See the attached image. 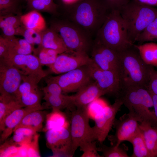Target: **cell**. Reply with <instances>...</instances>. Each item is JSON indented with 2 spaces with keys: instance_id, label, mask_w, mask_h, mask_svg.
I'll list each match as a JSON object with an SVG mask.
<instances>
[{
  "instance_id": "cell-27",
  "label": "cell",
  "mask_w": 157,
  "mask_h": 157,
  "mask_svg": "<svg viewBox=\"0 0 157 157\" xmlns=\"http://www.w3.org/2000/svg\"><path fill=\"white\" fill-rule=\"evenodd\" d=\"M23 107L19 101L14 96L0 95V123L16 110Z\"/></svg>"
},
{
  "instance_id": "cell-5",
  "label": "cell",
  "mask_w": 157,
  "mask_h": 157,
  "mask_svg": "<svg viewBox=\"0 0 157 157\" xmlns=\"http://www.w3.org/2000/svg\"><path fill=\"white\" fill-rule=\"evenodd\" d=\"M126 28L128 37L134 44L140 34L157 17V8L130 1L119 10Z\"/></svg>"
},
{
  "instance_id": "cell-50",
  "label": "cell",
  "mask_w": 157,
  "mask_h": 157,
  "mask_svg": "<svg viewBox=\"0 0 157 157\" xmlns=\"http://www.w3.org/2000/svg\"><path fill=\"white\" fill-rule=\"evenodd\" d=\"M81 0H62L65 6L74 4Z\"/></svg>"
},
{
  "instance_id": "cell-7",
  "label": "cell",
  "mask_w": 157,
  "mask_h": 157,
  "mask_svg": "<svg viewBox=\"0 0 157 157\" xmlns=\"http://www.w3.org/2000/svg\"><path fill=\"white\" fill-rule=\"evenodd\" d=\"M70 129L74 152L85 142L95 140L93 129L89 124L90 115L87 107L70 109Z\"/></svg>"
},
{
  "instance_id": "cell-21",
  "label": "cell",
  "mask_w": 157,
  "mask_h": 157,
  "mask_svg": "<svg viewBox=\"0 0 157 157\" xmlns=\"http://www.w3.org/2000/svg\"><path fill=\"white\" fill-rule=\"evenodd\" d=\"M21 16L11 14L0 16V27L3 37L10 38L16 35L17 29L23 25Z\"/></svg>"
},
{
  "instance_id": "cell-29",
  "label": "cell",
  "mask_w": 157,
  "mask_h": 157,
  "mask_svg": "<svg viewBox=\"0 0 157 157\" xmlns=\"http://www.w3.org/2000/svg\"><path fill=\"white\" fill-rule=\"evenodd\" d=\"M27 6L31 10L45 12L53 15L58 14V5L53 0H27Z\"/></svg>"
},
{
  "instance_id": "cell-8",
  "label": "cell",
  "mask_w": 157,
  "mask_h": 157,
  "mask_svg": "<svg viewBox=\"0 0 157 157\" xmlns=\"http://www.w3.org/2000/svg\"><path fill=\"white\" fill-rule=\"evenodd\" d=\"M46 145L52 153V157H73L74 151L70 126L46 131Z\"/></svg>"
},
{
  "instance_id": "cell-33",
  "label": "cell",
  "mask_w": 157,
  "mask_h": 157,
  "mask_svg": "<svg viewBox=\"0 0 157 157\" xmlns=\"http://www.w3.org/2000/svg\"><path fill=\"white\" fill-rule=\"evenodd\" d=\"M16 35L22 36L33 47L34 49L35 45H37L38 47H42L41 32L28 28L23 24L18 28Z\"/></svg>"
},
{
  "instance_id": "cell-39",
  "label": "cell",
  "mask_w": 157,
  "mask_h": 157,
  "mask_svg": "<svg viewBox=\"0 0 157 157\" xmlns=\"http://www.w3.org/2000/svg\"><path fill=\"white\" fill-rule=\"evenodd\" d=\"M46 82V86L41 89L44 96L62 94V90L60 86L50 77L47 79Z\"/></svg>"
},
{
  "instance_id": "cell-25",
  "label": "cell",
  "mask_w": 157,
  "mask_h": 157,
  "mask_svg": "<svg viewBox=\"0 0 157 157\" xmlns=\"http://www.w3.org/2000/svg\"><path fill=\"white\" fill-rule=\"evenodd\" d=\"M47 107H50L52 110H61L73 107L72 96L63 94L44 95L43 98Z\"/></svg>"
},
{
  "instance_id": "cell-26",
  "label": "cell",
  "mask_w": 157,
  "mask_h": 157,
  "mask_svg": "<svg viewBox=\"0 0 157 157\" xmlns=\"http://www.w3.org/2000/svg\"><path fill=\"white\" fill-rule=\"evenodd\" d=\"M6 38L9 44L8 58L16 55L31 54L33 52V47L24 39L18 38L15 36Z\"/></svg>"
},
{
  "instance_id": "cell-16",
  "label": "cell",
  "mask_w": 157,
  "mask_h": 157,
  "mask_svg": "<svg viewBox=\"0 0 157 157\" xmlns=\"http://www.w3.org/2000/svg\"><path fill=\"white\" fill-rule=\"evenodd\" d=\"M7 60L21 71L24 75L38 74L47 76L38 57L34 54L16 55L10 56Z\"/></svg>"
},
{
  "instance_id": "cell-43",
  "label": "cell",
  "mask_w": 157,
  "mask_h": 157,
  "mask_svg": "<svg viewBox=\"0 0 157 157\" xmlns=\"http://www.w3.org/2000/svg\"><path fill=\"white\" fill-rule=\"evenodd\" d=\"M9 47L7 38L0 36V59L7 60L9 57Z\"/></svg>"
},
{
  "instance_id": "cell-31",
  "label": "cell",
  "mask_w": 157,
  "mask_h": 157,
  "mask_svg": "<svg viewBox=\"0 0 157 157\" xmlns=\"http://www.w3.org/2000/svg\"><path fill=\"white\" fill-rule=\"evenodd\" d=\"M66 115L61 110H52L46 115V131L49 129L68 126Z\"/></svg>"
},
{
  "instance_id": "cell-51",
  "label": "cell",
  "mask_w": 157,
  "mask_h": 157,
  "mask_svg": "<svg viewBox=\"0 0 157 157\" xmlns=\"http://www.w3.org/2000/svg\"><path fill=\"white\" fill-rule=\"evenodd\" d=\"M157 129V128H156Z\"/></svg>"
},
{
  "instance_id": "cell-6",
  "label": "cell",
  "mask_w": 157,
  "mask_h": 157,
  "mask_svg": "<svg viewBox=\"0 0 157 157\" xmlns=\"http://www.w3.org/2000/svg\"><path fill=\"white\" fill-rule=\"evenodd\" d=\"M50 27L60 35L68 50L90 52L94 38L72 21L65 17L56 19Z\"/></svg>"
},
{
  "instance_id": "cell-41",
  "label": "cell",
  "mask_w": 157,
  "mask_h": 157,
  "mask_svg": "<svg viewBox=\"0 0 157 157\" xmlns=\"http://www.w3.org/2000/svg\"><path fill=\"white\" fill-rule=\"evenodd\" d=\"M106 105L102 100L99 98L90 103L87 107V109L90 117L93 119L95 116Z\"/></svg>"
},
{
  "instance_id": "cell-17",
  "label": "cell",
  "mask_w": 157,
  "mask_h": 157,
  "mask_svg": "<svg viewBox=\"0 0 157 157\" xmlns=\"http://www.w3.org/2000/svg\"><path fill=\"white\" fill-rule=\"evenodd\" d=\"M72 96L73 106L76 108L86 107L91 102L106 94L92 80Z\"/></svg>"
},
{
  "instance_id": "cell-44",
  "label": "cell",
  "mask_w": 157,
  "mask_h": 157,
  "mask_svg": "<svg viewBox=\"0 0 157 157\" xmlns=\"http://www.w3.org/2000/svg\"><path fill=\"white\" fill-rule=\"evenodd\" d=\"M33 136L28 137L20 134L14 133L13 136L9 139L14 144L20 146L28 143Z\"/></svg>"
},
{
  "instance_id": "cell-40",
  "label": "cell",
  "mask_w": 157,
  "mask_h": 157,
  "mask_svg": "<svg viewBox=\"0 0 157 157\" xmlns=\"http://www.w3.org/2000/svg\"><path fill=\"white\" fill-rule=\"evenodd\" d=\"M39 136L37 133L28 143V157H40L38 142Z\"/></svg>"
},
{
  "instance_id": "cell-30",
  "label": "cell",
  "mask_w": 157,
  "mask_h": 157,
  "mask_svg": "<svg viewBox=\"0 0 157 157\" xmlns=\"http://www.w3.org/2000/svg\"><path fill=\"white\" fill-rule=\"evenodd\" d=\"M128 141L131 143L133 147V152L131 157H151L139 128Z\"/></svg>"
},
{
  "instance_id": "cell-46",
  "label": "cell",
  "mask_w": 157,
  "mask_h": 157,
  "mask_svg": "<svg viewBox=\"0 0 157 157\" xmlns=\"http://www.w3.org/2000/svg\"><path fill=\"white\" fill-rule=\"evenodd\" d=\"M37 132L31 129L26 127H19L15 129L14 131V134H19L28 136L33 137Z\"/></svg>"
},
{
  "instance_id": "cell-34",
  "label": "cell",
  "mask_w": 157,
  "mask_h": 157,
  "mask_svg": "<svg viewBox=\"0 0 157 157\" xmlns=\"http://www.w3.org/2000/svg\"><path fill=\"white\" fill-rule=\"evenodd\" d=\"M33 52L34 54L38 57L42 66L45 65L48 67L55 62L59 54L53 50L42 47L35 49Z\"/></svg>"
},
{
  "instance_id": "cell-3",
  "label": "cell",
  "mask_w": 157,
  "mask_h": 157,
  "mask_svg": "<svg viewBox=\"0 0 157 157\" xmlns=\"http://www.w3.org/2000/svg\"><path fill=\"white\" fill-rule=\"evenodd\" d=\"M129 110V113L140 123L146 122L157 128V119L153 107L151 94L147 88L140 86L122 89L117 97Z\"/></svg>"
},
{
  "instance_id": "cell-4",
  "label": "cell",
  "mask_w": 157,
  "mask_h": 157,
  "mask_svg": "<svg viewBox=\"0 0 157 157\" xmlns=\"http://www.w3.org/2000/svg\"><path fill=\"white\" fill-rule=\"evenodd\" d=\"M95 37L118 52L134 44L128 37L125 24L118 10H110Z\"/></svg>"
},
{
  "instance_id": "cell-10",
  "label": "cell",
  "mask_w": 157,
  "mask_h": 157,
  "mask_svg": "<svg viewBox=\"0 0 157 157\" xmlns=\"http://www.w3.org/2000/svg\"><path fill=\"white\" fill-rule=\"evenodd\" d=\"M50 78L61 88L63 92H77L91 81L88 65H85L60 75Z\"/></svg>"
},
{
  "instance_id": "cell-49",
  "label": "cell",
  "mask_w": 157,
  "mask_h": 157,
  "mask_svg": "<svg viewBox=\"0 0 157 157\" xmlns=\"http://www.w3.org/2000/svg\"><path fill=\"white\" fill-rule=\"evenodd\" d=\"M149 91L150 92L152 97L153 102V107H154V112L157 119V95Z\"/></svg>"
},
{
  "instance_id": "cell-19",
  "label": "cell",
  "mask_w": 157,
  "mask_h": 157,
  "mask_svg": "<svg viewBox=\"0 0 157 157\" xmlns=\"http://www.w3.org/2000/svg\"><path fill=\"white\" fill-rule=\"evenodd\" d=\"M42 47L53 50L58 54L68 50L63 39L58 33L50 27L41 32Z\"/></svg>"
},
{
  "instance_id": "cell-13",
  "label": "cell",
  "mask_w": 157,
  "mask_h": 157,
  "mask_svg": "<svg viewBox=\"0 0 157 157\" xmlns=\"http://www.w3.org/2000/svg\"><path fill=\"white\" fill-rule=\"evenodd\" d=\"M91 58L99 67L118 73L119 53L95 37L90 51Z\"/></svg>"
},
{
  "instance_id": "cell-45",
  "label": "cell",
  "mask_w": 157,
  "mask_h": 157,
  "mask_svg": "<svg viewBox=\"0 0 157 157\" xmlns=\"http://www.w3.org/2000/svg\"><path fill=\"white\" fill-rule=\"evenodd\" d=\"M106 4L110 10H118L128 3L129 0H104Z\"/></svg>"
},
{
  "instance_id": "cell-37",
  "label": "cell",
  "mask_w": 157,
  "mask_h": 157,
  "mask_svg": "<svg viewBox=\"0 0 157 157\" xmlns=\"http://www.w3.org/2000/svg\"><path fill=\"white\" fill-rule=\"evenodd\" d=\"M97 140L85 142L79 145L80 150L83 152L81 157H102L98 152L96 145Z\"/></svg>"
},
{
  "instance_id": "cell-18",
  "label": "cell",
  "mask_w": 157,
  "mask_h": 157,
  "mask_svg": "<svg viewBox=\"0 0 157 157\" xmlns=\"http://www.w3.org/2000/svg\"><path fill=\"white\" fill-rule=\"evenodd\" d=\"M39 109L28 107L17 109L7 117L0 123L1 144L8 138L24 117L28 113Z\"/></svg>"
},
{
  "instance_id": "cell-48",
  "label": "cell",
  "mask_w": 157,
  "mask_h": 157,
  "mask_svg": "<svg viewBox=\"0 0 157 157\" xmlns=\"http://www.w3.org/2000/svg\"><path fill=\"white\" fill-rule=\"evenodd\" d=\"M141 4L157 7V0H132Z\"/></svg>"
},
{
  "instance_id": "cell-22",
  "label": "cell",
  "mask_w": 157,
  "mask_h": 157,
  "mask_svg": "<svg viewBox=\"0 0 157 157\" xmlns=\"http://www.w3.org/2000/svg\"><path fill=\"white\" fill-rule=\"evenodd\" d=\"M22 24L26 27L41 32L47 28L45 21L40 12L30 11L20 16Z\"/></svg>"
},
{
  "instance_id": "cell-36",
  "label": "cell",
  "mask_w": 157,
  "mask_h": 157,
  "mask_svg": "<svg viewBox=\"0 0 157 157\" xmlns=\"http://www.w3.org/2000/svg\"><path fill=\"white\" fill-rule=\"evenodd\" d=\"M150 41H157V17L149 24L136 40L140 43Z\"/></svg>"
},
{
  "instance_id": "cell-1",
  "label": "cell",
  "mask_w": 157,
  "mask_h": 157,
  "mask_svg": "<svg viewBox=\"0 0 157 157\" xmlns=\"http://www.w3.org/2000/svg\"><path fill=\"white\" fill-rule=\"evenodd\" d=\"M65 6V17L79 26L94 39L110 10L104 0H81Z\"/></svg>"
},
{
  "instance_id": "cell-35",
  "label": "cell",
  "mask_w": 157,
  "mask_h": 157,
  "mask_svg": "<svg viewBox=\"0 0 157 157\" xmlns=\"http://www.w3.org/2000/svg\"><path fill=\"white\" fill-rule=\"evenodd\" d=\"M98 151L101 152L103 157H129L126 149L120 144L111 145L108 146L102 143H100L98 147Z\"/></svg>"
},
{
  "instance_id": "cell-14",
  "label": "cell",
  "mask_w": 157,
  "mask_h": 157,
  "mask_svg": "<svg viewBox=\"0 0 157 157\" xmlns=\"http://www.w3.org/2000/svg\"><path fill=\"white\" fill-rule=\"evenodd\" d=\"M91 77L106 94L117 96L121 87L118 73L110 70L102 69L93 61L88 64Z\"/></svg>"
},
{
  "instance_id": "cell-47",
  "label": "cell",
  "mask_w": 157,
  "mask_h": 157,
  "mask_svg": "<svg viewBox=\"0 0 157 157\" xmlns=\"http://www.w3.org/2000/svg\"><path fill=\"white\" fill-rule=\"evenodd\" d=\"M28 143L19 146L16 157H28Z\"/></svg>"
},
{
  "instance_id": "cell-23",
  "label": "cell",
  "mask_w": 157,
  "mask_h": 157,
  "mask_svg": "<svg viewBox=\"0 0 157 157\" xmlns=\"http://www.w3.org/2000/svg\"><path fill=\"white\" fill-rule=\"evenodd\" d=\"M45 114L41 110H35L28 113L24 117L15 129L19 127H26L37 132L40 131L42 129Z\"/></svg>"
},
{
  "instance_id": "cell-42",
  "label": "cell",
  "mask_w": 157,
  "mask_h": 157,
  "mask_svg": "<svg viewBox=\"0 0 157 157\" xmlns=\"http://www.w3.org/2000/svg\"><path fill=\"white\" fill-rule=\"evenodd\" d=\"M147 89L157 95V71L152 66L150 72L149 81Z\"/></svg>"
},
{
  "instance_id": "cell-15",
  "label": "cell",
  "mask_w": 157,
  "mask_h": 157,
  "mask_svg": "<svg viewBox=\"0 0 157 157\" xmlns=\"http://www.w3.org/2000/svg\"><path fill=\"white\" fill-rule=\"evenodd\" d=\"M113 125L115 134L108 136L112 145H119L124 141H128L139 129L138 122L129 113L115 119Z\"/></svg>"
},
{
  "instance_id": "cell-24",
  "label": "cell",
  "mask_w": 157,
  "mask_h": 157,
  "mask_svg": "<svg viewBox=\"0 0 157 157\" xmlns=\"http://www.w3.org/2000/svg\"><path fill=\"white\" fill-rule=\"evenodd\" d=\"M40 90L38 86H35L31 88L22 94L19 99L23 107H31L40 110L43 109L41 104L42 95Z\"/></svg>"
},
{
  "instance_id": "cell-12",
  "label": "cell",
  "mask_w": 157,
  "mask_h": 157,
  "mask_svg": "<svg viewBox=\"0 0 157 157\" xmlns=\"http://www.w3.org/2000/svg\"><path fill=\"white\" fill-rule=\"evenodd\" d=\"M23 75L8 60L0 59V95L15 97Z\"/></svg>"
},
{
  "instance_id": "cell-28",
  "label": "cell",
  "mask_w": 157,
  "mask_h": 157,
  "mask_svg": "<svg viewBox=\"0 0 157 157\" xmlns=\"http://www.w3.org/2000/svg\"><path fill=\"white\" fill-rule=\"evenodd\" d=\"M143 60L147 64L157 67V44L152 42L136 45Z\"/></svg>"
},
{
  "instance_id": "cell-32",
  "label": "cell",
  "mask_w": 157,
  "mask_h": 157,
  "mask_svg": "<svg viewBox=\"0 0 157 157\" xmlns=\"http://www.w3.org/2000/svg\"><path fill=\"white\" fill-rule=\"evenodd\" d=\"M24 0H0V16L8 15H21Z\"/></svg>"
},
{
  "instance_id": "cell-11",
  "label": "cell",
  "mask_w": 157,
  "mask_h": 157,
  "mask_svg": "<svg viewBox=\"0 0 157 157\" xmlns=\"http://www.w3.org/2000/svg\"><path fill=\"white\" fill-rule=\"evenodd\" d=\"M92 61L86 52L68 50L59 54L55 62L48 67L54 73L62 74L88 65Z\"/></svg>"
},
{
  "instance_id": "cell-38",
  "label": "cell",
  "mask_w": 157,
  "mask_h": 157,
  "mask_svg": "<svg viewBox=\"0 0 157 157\" xmlns=\"http://www.w3.org/2000/svg\"><path fill=\"white\" fill-rule=\"evenodd\" d=\"M19 146L12 142L8 138L1 145L0 157H16Z\"/></svg>"
},
{
  "instance_id": "cell-20",
  "label": "cell",
  "mask_w": 157,
  "mask_h": 157,
  "mask_svg": "<svg viewBox=\"0 0 157 157\" xmlns=\"http://www.w3.org/2000/svg\"><path fill=\"white\" fill-rule=\"evenodd\" d=\"M147 150L151 157H157V129L145 122L139 124Z\"/></svg>"
},
{
  "instance_id": "cell-2",
  "label": "cell",
  "mask_w": 157,
  "mask_h": 157,
  "mask_svg": "<svg viewBox=\"0 0 157 157\" xmlns=\"http://www.w3.org/2000/svg\"><path fill=\"white\" fill-rule=\"evenodd\" d=\"M134 45L119 52L120 90L136 86L147 88L148 85L152 66L143 60Z\"/></svg>"
},
{
  "instance_id": "cell-9",
  "label": "cell",
  "mask_w": 157,
  "mask_h": 157,
  "mask_svg": "<svg viewBox=\"0 0 157 157\" xmlns=\"http://www.w3.org/2000/svg\"><path fill=\"white\" fill-rule=\"evenodd\" d=\"M122 105L121 99L117 97L114 103L106 105L95 116V124L92 128L94 139L99 143H102L108 136L116 115Z\"/></svg>"
}]
</instances>
